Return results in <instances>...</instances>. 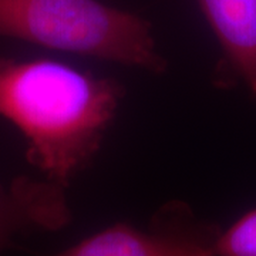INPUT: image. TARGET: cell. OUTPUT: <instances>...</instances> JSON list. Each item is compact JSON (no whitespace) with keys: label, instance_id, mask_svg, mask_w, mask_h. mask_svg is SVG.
I'll list each match as a JSON object with an SVG mask.
<instances>
[{"label":"cell","instance_id":"obj_3","mask_svg":"<svg viewBox=\"0 0 256 256\" xmlns=\"http://www.w3.org/2000/svg\"><path fill=\"white\" fill-rule=\"evenodd\" d=\"M218 235L178 206L160 212L148 230L117 224L57 256H216Z\"/></svg>","mask_w":256,"mask_h":256},{"label":"cell","instance_id":"obj_6","mask_svg":"<svg viewBox=\"0 0 256 256\" xmlns=\"http://www.w3.org/2000/svg\"><path fill=\"white\" fill-rule=\"evenodd\" d=\"M215 249L216 256H256V210L220 232Z\"/></svg>","mask_w":256,"mask_h":256},{"label":"cell","instance_id":"obj_4","mask_svg":"<svg viewBox=\"0 0 256 256\" xmlns=\"http://www.w3.org/2000/svg\"><path fill=\"white\" fill-rule=\"evenodd\" d=\"M70 220L63 186L28 176L0 182V252L14 234L28 229H58Z\"/></svg>","mask_w":256,"mask_h":256},{"label":"cell","instance_id":"obj_1","mask_svg":"<svg viewBox=\"0 0 256 256\" xmlns=\"http://www.w3.org/2000/svg\"><path fill=\"white\" fill-rule=\"evenodd\" d=\"M122 87L52 60L0 57V116L28 141V158L66 186L98 151Z\"/></svg>","mask_w":256,"mask_h":256},{"label":"cell","instance_id":"obj_2","mask_svg":"<svg viewBox=\"0 0 256 256\" xmlns=\"http://www.w3.org/2000/svg\"><path fill=\"white\" fill-rule=\"evenodd\" d=\"M0 36L160 73L151 28L98 0H0Z\"/></svg>","mask_w":256,"mask_h":256},{"label":"cell","instance_id":"obj_5","mask_svg":"<svg viewBox=\"0 0 256 256\" xmlns=\"http://www.w3.org/2000/svg\"><path fill=\"white\" fill-rule=\"evenodd\" d=\"M230 73L256 98V0H196Z\"/></svg>","mask_w":256,"mask_h":256}]
</instances>
